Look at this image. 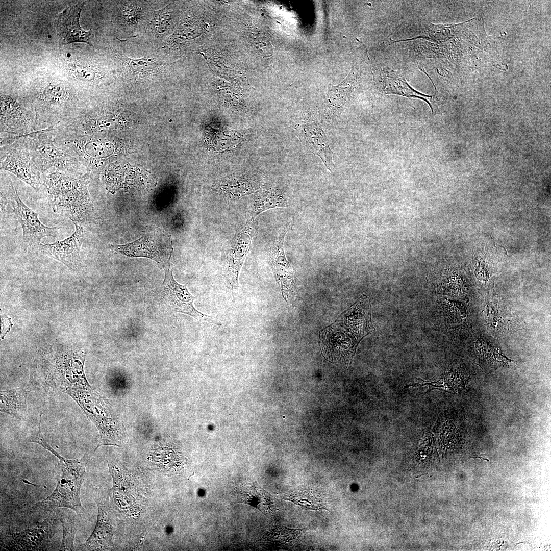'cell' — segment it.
<instances>
[{
    "label": "cell",
    "instance_id": "cell-12",
    "mask_svg": "<svg viewBox=\"0 0 551 551\" xmlns=\"http://www.w3.org/2000/svg\"><path fill=\"white\" fill-rule=\"evenodd\" d=\"M287 232V229H284L277 237L271 247L269 256L276 281L283 297L288 302L294 293L296 281L284 251V241Z\"/></svg>",
    "mask_w": 551,
    "mask_h": 551
},
{
    "label": "cell",
    "instance_id": "cell-19",
    "mask_svg": "<svg viewBox=\"0 0 551 551\" xmlns=\"http://www.w3.org/2000/svg\"><path fill=\"white\" fill-rule=\"evenodd\" d=\"M257 184L251 178L231 177L223 179L218 188L224 195L237 199L251 193L257 188Z\"/></svg>",
    "mask_w": 551,
    "mask_h": 551
},
{
    "label": "cell",
    "instance_id": "cell-7",
    "mask_svg": "<svg viewBox=\"0 0 551 551\" xmlns=\"http://www.w3.org/2000/svg\"><path fill=\"white\" fill-rule=\"evenodd\" d=\"M294 132L302 146L307 152L318 156L326 168L332 171L334 167V154L327 137L316 117L308 114L294 127Z\"/></svg>",
    "mask_w": 551,
    "mask_h": 551
},
{
    "label": "cell",
    "instance_id": "cell-8",
    "mask_svg": "<svg viewBox=\"0 0 551 551\" xmlns=\"http://www.w3.org/2000/svg\"><path fill=\"white\" fill-rule=\"evenodd\" d=\"M54 521L46 519L34 527L10 532L1 539V547L7 550H46L55 534Z\"/></svg>",
    "mask_w": 551,
    "mask_h": 551
},
{
    "label": "cell",
    "instance_id": "cell-24",
    "mask_svg": "<svg viewBox=\"0 0 551 551\" xmlns=\"http://www.w3.org/2000/svg\"><path fill=\"white\" fill-rule=\"evenodd\" d=\"M78 75L80 76V78L86 79L87 80H90L93 79L94 77V73L93 71L89 69H83L79 71H77Z\"/></svg>",
    "mask_w": 551,
    "mask_h": 551
},
{
    "label": "cell",
    "instance_id": "cell-9",
    "mask_svg": "<svg viewBox=\"0 0 551 551\" xmlns=\"http://www.w3.org/2000/svg\"><path fill=\"white\" fill-rule=\"evenodd\" d=\"M12 195L16 204L15 207L12 205L13 212L22 227L23 243L26 246H39L42 238L46 236L56 238L59 226L49 227L42 223L38 214L21 201L13 186Z\"/></svg>",
    "mask_w": 551,
    "mask_h": 551
},
{
    "label": "cell",
    "instance_id": "cell-2",
    "mask_svg": "<svg viewBox=\"0 0 551 551\" xmlns=\"http://www.w3.org/2000/svg\"><path fill=\"white\" fill-rule=\"evenodd\" d=\"M48 451L59 460L60 478L54 490L47 497L36 504V508L51 512L60 508H69L80 514L84 511L80 498V490L86 477L87 465L93 452L86 453L81 458L66 459L52 447Z\"/></svg>",
    "mask_w": 551,
    "mask_h": 551
},
{
    "label": "cell",
    "instance_id": "cell-20",
    "mask_svg": "<svg viewBox=\"0 0 551 551\" xmlns=\"http://www.w3.org/2000/svg\"><path fill=\"white\" fill-rule=\"evenodd\" d=\"M287 497L286 499L306 507V509L316 510L324 508L319 497L311 490H297L289 494Z\"/></svg>",
    "mask_w": 551,
    "mask_h": 551
},
{
    "label": "cell",
    "instance_id": "cell-23",
    "mask_svg": "<svg viewBox=\"0 0 551 551\" xmlns=\"http://www.w3.org/2000/svg\"><path fill=\"white\" fill-rule=\"evenodd\" d=\"M279 531L276 530L278 535L275 534L274 538L276 540L281 543H287L293 541L302 535L303 529H293L286 528H281ZM275 533V532H274ZM277 534V533H276Z\"/></svg>",
    "mask_w": 551,
    "mask_h": 551
},
{
    "label": "cell",
    "instance_id": "cell-5",
    "mask_svg": "<svg viewBox=\"0 0 551 551\" xmlns=\"http://www.w3.org/2000/svg\"><path fill=\"white\" fill-rule=\"evenodd\" d=\"M164 268V279L155 295V298L159 304L173 312L183 313L198 320L220 325V323L212 317L195 309L193 302L196 296L188 291L187 283L182 285L176 281L170 263Z\"/></svg>",
    "mask_w": 551,
    "mask_h": 551
},
{
    "label": "cell",
    "instance_id": "cell-18",
    "mask_svg": "<svg viewBox=\"0 0 551 551\" xmlns=\"http://www.w3.org/2000/svg\"><path fill=\"white\" fill-rule=\"evenodd\" d=\"M29 392L22 386L1 391V412L18 419H22L27 413V399Z\"/></svg>",
    "mask_w": 551,
    "mask_h": 551
},
{
    "label": "cell",
    "instance_id": "cell-3",
    "mask_svg": "<svg viewBox=\"0 0 551 551\" xmlns=\"http://www.w3.org/2000/svg\"><path fill=\"white\" fill-rule=\"evenodd\" d=\"M32 158L41 174L51 170L85 174V167L74 157L54 141L53 128L24 136Z\"/></svg>",
    "mask_w": 551,
    "mask_h": 551
},
{
    "label": "cell",
    "instance_id": "cell-17",
    "mask_svg": "<svg viewBox=\"0 0 551 551\" xmlns=\"http://www.w3.org/2000/svg\"><path fill=\"white\" fill-rule=\"evenodd\" d=\"M290 203V199L278 189H261L253 196L249 211L251 219L253 220L267 210L287 207Z\"/></svg>",
    "mask_w": 551,
    "mask_h": 551
},
{
    "label": "cell",
    "instance_id": "cell-13",
    "mask_svg": "<svg viewBox=\"0 0 551 551\" xmlns=\"http://www.w3.org/2000/svg\"><path fill=\"white\" fill-rule=\"evenodd\" d=\"M84 3L67 8L59 14L56 19L59 42L62 44L80 42L91 44L90 31H85L80 27L79 17Z\"/></svg>",
    "mask_w": 551,
    "mask_h": 551
},
{
    "label": "cell",
    "instance_id": "cell-21",
    "mask_svg": "<svg viewBox=\"0 0 551 551\" xmlns=\"http://www.w3.org/2000/svg\"><path fill=\"white\" fill-rule=\"evenodd\" d=\"M60 521L63 528V538L59 550H74V541L77 531L74 518L62 515Z\"/></svg>",
    "mask_w": 551,
    "mask_h": 551
},
{
    "label": "cell",
    "instance_id": "cell-22",
    "mask_svg": "<svg viewBox=\"0 0 551 551\" xmlns=\"http://www.w3.org/2000/svg\"><path fill=\"white\" fill-rule=\"evenodd\" d=\"M124 62L129 67V68L133 73H142L148 72L156 68L157 63L151 59L142 58L139 59H133L124 57Z\"/></svg>",
    "mask_w": 551,
    "mask_h": 551
},
{
    "label": "cell",
    "instance_id": "cell-1",
    "mask_svg": "<svg viewBox=\"0 0 551 551\" xmlns=\"http://www.w3.org/2000/svg\"><path fill=\"white\" fill-rule=\"evenodd\" d=\"M89 173L74 174L48 170L41 174V182L46 189L54 212L73 222L92 219L94 207L87 184Z\"/></svg>",
    "mask_w": 551,
    "mask_h": 551
},
{
    "label": "cell",
    "instance_id": "cell-4",
    "mask_svg": "<svg viewBox=\"0 0 551 551\" xmlns=\"http://www.w3.org/2000/svg\"><path fill=\"white\" fill-rule=\"evenodd\" d=\"M116 252L129 257H145L162 267L170 263L173 250L171 238L163 229L151 226L136 240L123 245L111 244Z\"/></svg>",
    "mask_w": 551,
    "mask_h": 551
},
{
    "label": "cell",
    "instance_id": "cell-10",
    "mask_svg": "<svg viewBox=\"0 0 551 551\" xmlns=\"http://www.w3.org/2000/svg\"><path fill=\"white\" fill-rule=\"evenodd\" d=\"M252 228L243 227L233 239L223 265V271L228 287L233 295L237 293L239 275L245 258L252 247Z\"/></svg>",
    "mask_w": 551,
    "mask_h": 551
},
{
    "label": "cell",
    "instance_id": "cell-16",
    "mask_svg": "<svg viewBox=\"0 0 551 551\" xmlns=\"http://www.w3.org/2000/svg\"><path fill=\"white\" fill-rule=\"evenodd\" d=\"M235 492L240 503L254 506L266 516L272 515L276 511L274 498L256 482L241 485Z\"/></svg>",
    "mask_w": 551,
    "mask_h": 551
},
{
    "label": "cell",
    "instance_id": "cell-11",
    "mask_svg": "<svg viewBox=\"0 0 551 551\" xmlns=\"http://www.w3.org/2000/svg\"><path fill=\"white\" fill-rule=\"evenodd\" d=\"M74 233L67 238L54 243L41 244L39 247L44 255L56 259L73 270L81 266L80 249L85 240L84 228L77 223Z\"/></svg>",
    "mask_w": 551,
    "mask_h": 551
},
{
    "label": "cell",
    "instance_id": "cell-14",
    "mask_svg": "<svg viewBox=\"0 0 551 551\" xmlns=\"http://www.w3.org/2000/svg\"><path fill=\"white\" fill-rule=\"evenodd\" d=\"M98 516L95 527L80 550H106L113 544L114 527L109 508L103 502H97Z\"/></svg>",
    "mask_w": 551,
    "mask_h": 551
},
{
    "label": "cell",
    "instance_id": "cell-15",
    "mask_svg": "<svg viewBox=\"0 0 551 551\" xmlns=\"http://www.w3.org/2000/svg\"><path fill=\"white\" fill-rule=\"evenodd\" d=\"M379 75L381 90L384 94H395L422 99L429 104L434 112L433 96L425 95L414 90L400 72L384 67L380 70Z\"/></svg>",
    "mask_w": 551,
    "mask_h": 551
},
{
    "label": "cell",
    "instance_id": "cell-6",
    "mask_svg": "<svg viewBox=\"0 0 551 551\" xmlns=\"http://www.w3.org/2000/svg\"><path fill=\"white\" fill-rule=\"evenodd\" d=\"M1 169L8 171L38 191L41 173L35 165L24 136L1 147Z\"/></svg>",
    "mask_w": 551,
    "mask_h": 551
}]
</instances>
